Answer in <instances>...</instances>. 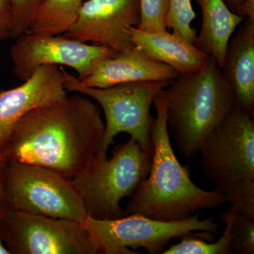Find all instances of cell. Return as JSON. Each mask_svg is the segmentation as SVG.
Wrapping results in <instances>:
<instances>
[{"label": "cell", "mask_w": 254, "mask_h": 254, "mask_svg": "<svg viewBox=\"0 0 254 254\" xmlns=\"http://www.w3.org/2000/svg\"><path fill=\"white\" fill-rule=\"evenodd\" d=\"M67 95L60 66L51 64L40 66L16 88L0 90V158L4 159L10 136L25 115Z\"/></svg>", "instance_id": "12"}, {"label": "cell", "mask_w": 254, "mask_h": 254, "mask_svg": "<svg viewBox=\"0 0 254 254\" xmlns=\"http://www.w3.org/2000/svg\"><path fill=\"white\" fill-rule=\"evenodd\" d=\"M225 224V231L215 243L206 241L213 240V234L205 232H193L182 237L180 243L169 246L162 254H232L230 250V225L227 220H222Z\"/></svg>", "instance_id": "18"}, {"label": "cell", "mask_w": 254, "mask_h": 254, "mask_svg": "<svg viewBox=\"0 0 254 254\" xmlns=\"http://www.w3.org/2000/svg\"><path fill=\"white\" fill-rule=\"evenodd\" d=\"M236 106L254 115V20L245 18L227 43L221 68Z\"/></svg>", "instance_id": "14"}, {"label": "cell", "mask_w": 254, "mask_h": 254, "mask_svg": "<svg viewBox=\"0 0 254 254\" xmlns=\"http://www.w3.org/2000/svg\"><path fill=\"white\" fill-rule=\"evenodd\" d=\"M141 20L138 29L143 31H160L167 29L168 0H140Z\"/></svg>", "instance_id": "21"}, {"label": "cell", "mask_w": 254, "mask_h": 254, "mask_svg": "<svg viewBox=\"0 0 254 254\" xmlns=\"http://www.w3.org/2000/svg\"><path fill=\"white\" fill-rule=\"evenodd\" d=\"M10 49L12 71L25 81L43 65H57L73 68L83 81L105 58L116 52L108 47L88 45L64 35L26 33L16 38Z\"/></svg>", "instance_id": "10"}, {"label": "cell", "mask_w": 254, "mask_h": 254, "mask_svg": "<svg viewBox=\"0 0 254 254\" xmlns=\"http://www.w3.org/2000/svg\"><path fill=\"white\" fill-rule=\"evenodd\" d=\"M44 0H10L11 25L10 38H16L28 31L37 8Z\"/></svg>", "instance_id": "22"}, {"label": "cell", "mask_w": 254, "mask_h": 254, "mask_svg": "<svg viewBox=\"0 0 254 254\" xmlns=\"http://www.w3.org/2000/svg\"><path fill=\"white\" fill-rule=\"evenodd\" d=\"M180 76L171 66L152 59L133 46L116 52L98 64L93 72L81 83L94 88H106L138 81H173Z\"/></svg>", "instance_id": "13"}, {"label": "cell", "mask_w": 254, "mask_h": 254, "mask_svg": "<svg viewBox=\"0 0 254 254\" xmlns=\"http://www.w3.org/2000/svg\"><path fill=\"white\" fill-rule=\"evenodd\" d=\"M198 217V212L176 221H162L137 214L108 220L87 215L83 224L100 253L134 254L133 250L142 248L157 254L163 253L173 239L197 232L218 233L220 226L215 218L200 220Z\"/></svg>", "instance_id": "7"}, {"label": "cell", "mask_w": 254, "mask_h": 254, "mask_svg": "<svg viewBox=\"0 0 254 254\" xmlns=\"http://www.w3.org/2000/svg\"></svg>", "instance_id": "28"}, {"label": "cell", "mask_w": 254, "mask_h": 254, "mask_svg": "<svg viewBox=\"0 0 254 254\" xmlns=\"http://www.w3.org/2000/svg\"><path fill=\"white\" fill-rule=\"evenodd\" d=\"M6 163L7 161L4 159L0 158V218L3 214L9 210V205L6 201L4 193V180L6 175Z\"/></svg>", "instance_id": "24"}, {"label": "cell", "mask_w": 254, "mask_h": 254, "mask_svg": "<svg viewBox=\"0 0 254 254\" xmlns=\"http://www.w3.org/2000/svg\"><path fill=\"white\" fill-rule=\"evenodd\" d=\"M167 123L182 158L198 154L202 142L232 113L236 100L216 60L180 75L164 90Z\"/></svg>", "instance_id": "3"}, {"label": "cell", "mask_w": 254, "mask_h": 254, "mask_svg": "<svg viewBox=\"0 0 254 254\" xmlns=\"http://www.w3.org/2000/svg\"><path fill=\"white\" fill-rule=\"evenodd\" d=\"M220 219L230 222L232 254H254V217L241 213L236 205H230Z\"/></svg>", "instance_id": "19"}, {"label": "cell", "mask_w": 254, "mask_h": 254, "mask_svg": "<svg viewBox=\"0 0 254 254\" xmlns=\"http://www.w3.org/2000/svg\"><path fill=\"white\" fill-rule=\"evenodd\" d=\"M235 14L244 19L249 18L254 20V0H245L237 9Z\"/></svg>", "instance_id": "25"}, {"label": "cell", "mask_w": 254, "mask_h": 254, "mask_svg": "<svg viewBox=\"0 0 254 254\" xmlns=\"http://www.w3.org/2000/svg\"><path fill=\"white\" fill-rule=\"evenodd\" d=\"M105 129L98 105L76 93L25 115L3 157L52 169L72 180L99 149Z\"/></svg>", "instance_id": "1"}, {"label": "cell", "mask_w": 254, "mask_h": 254, "mask_svg": "<svg viewBox=\"0 0 254 254\" xmlns=\"http://www.w3.org/2000/svg\"><path fill=\"white\" fill-rule=\"evenodd\" d=\"M64 86L67 92L86 95L103 110L105 129L99 149L107 153L114 138L126 133L136 141L142 149L153 154L150 113L155 97L169 86L170 81H138L121 83L106 88L85 86L79 78L70 74L63 66Z\"/></svg>", "instance_id": "5"}, {"label": "cell", "mask_w": 254, "mask_h": 254, "mask_svg": "<svg viewBox=\"0 0 254 254\" xmlns=\"http://www.w3.org/2000/svg\"><path fill=\"white\" fill-rule=\"evenodd\" d=\"M205 177L224 195L254 182V115L235 107L198 151Z\"/></svg>", "instance_id": "8"}, {"label": "cell", "mask_w": 254, "mask_h": 254, "mask_svg": "<svg viewBox=\"0 0 254 254\" xmlns=\"http://www.w3.org/2000/svg\"><path fill=\"white\" fill-rule=\"evenodd\" d=\"M0 237L10 254L100 253L81 222L11 209L0 218Z\"/></svg>", "instance_id": "9"}, {"label": "cell", "mask_w": 254, "mask_h": 254, "mask_svg": "<svg viewBox=\"0 0 254 254\" xmlns=\"http://www.w3.org/2000/svg\"><path fill=\"white\" fill-rule=\"evenodd\" d=\"M227 7L233 13H236L237 9L245 0H223Z\"/></svg>", "instance_id": "26"}, {"label": "cell", "mask_w": 254, "mask_h": 254, "mask_svg": "<svg viewBox=\"0 0 254 254\" xmlns=\"http://www.w3.org/2000/svg\"><path fill=\"white\" fill-rule=\"evenodd\" d=\"M165 90V89H164ZM164 90L155 97L151 136L153 154L148 177L123 210V216L141 215L162 221L190 218L198 210L216 208L226 202L218 190H205L190 179V168L182 165L172 147L167 123Z\"/></svg>", "instance_id": "2"}, {"label": "cell", "mask_w": 254, "mask_h": 254, "mask_svg": "<svg viewBox=\"0 0 254 254\" xmlns=\"http://www.w3.org/2000/svg\"><path fill=\"white\" fill-rule=\"evenodd\" d=\"M195 18L190 0H168V10L166 17V28L194 44L196 31L191 27Z\"/></svg>", "instance_id": "20"}, {"label": "cell", "mask_w": 254, "mask_h": 254, "mask_svg": "<svg viewBox=\"0 0 254 254\" xmlns=\"http://www.w3.org/2000/svg\"><path fill=\"white\" fill-rule=\"evenodd\" d=\"M4 193L11 210L81 223L87 217L72 180L52 169L7 160Z\"/></svg>", "instance_id": "6"}, {"label": "cell", "mask_w": 254, "mask_h": 254, "mask_svg": "<svg viewBox=\"0 0 254 254\" xmlns=\"http://www.w3.org/2000/svg\"><path fill=\"white\" fill-rule=\"evenodd\" d=\"M11 6L10 0H0V46L10 38Z\"/></svg>", "instance_id": "23"}, {"label": "cell", "mask_w": 254, "mask_h": 254, "mask_svg": "<svg viewBox=\"0 0 254 254\" xmlns=\"http://www.w3.org/2000/svg\"><path fill=\"white\" fill-rule=\"evenodd\" d=\"M152 156L131 138L117 145L109 160L107 153L98 150L90 163L72 179L87 215L101 220L123 217L120 203L131 196L148 177Z\"/></svg>", "instance_id": "4"}, {"label": "cell", "mask_w": 254, "mask_h": 254, "mask_svg": "<svg viewBox=\"0 0 254 254\" xmlns=\"http://www.w3.org/2000/svg\"><path fill=\"white\" fill-rule=\"evenodd\" d=\"M130 33L133 46L152 59L171 66L180 75L199 71L210 58L193 43L167 29L149 32L132 27Z\"/></svg>", "instance_id": "15"}, {"label": "cell", "mask_w": 254, "mask_h": 254, "mask_svg": "<svg viewBox=\"0 0 254 254\" xmlns=\"http://www.w3.org/2000/svg\"><path fill=\"white\" fill-rule=\"evenodd\" d=\"M195 1L201 10L202 24L194 46L215 58L221 68L227 43L244 18L230 11L223 0Z\"/></svg>", "instance_id": "16"}, {"label": "cell", "mask_w": 254, "mask_h": 254, "mask_svg": "<svg viewBox=\"0 0 254 254\" xmlns=\"http://www.w3.org/2000/svg\"><path fill=\"white\" fill-rule=\"evenodd\" d=\"M140 20V0H86L76 23L64 36L121 52L134 46L130 29L138 28Z\"/></svg>", "instance_id": "11"}, {"label": "cell", "mask_w": 254, "mask_h": 254, "mask_svg": "<svg viewBox=\"0 0 254 254\" xmlns=\"http://www.w3.org/2000/svg\"><path fill=\"white\" fill-rule=\"evenodd\" d=\"M0 254H10L9 250L5 246L4 242L1 240L0 237Z\"/></svg>", "instance_id": "27"}, {"label": "cell", "mask_w": 254, "mask_h": 254, "mask_svg": "<svg viewBox=\"0 0 254 254\" xmlns=\"http://www.w3.org/2000/svg\"><path fill=\"white\" fill-rule=\"evenodd\" d=\"M86 0H44L37 8L26 33L58 36L70 31Z\"/></svg>", "instance_id": "17"}]
</instances>
